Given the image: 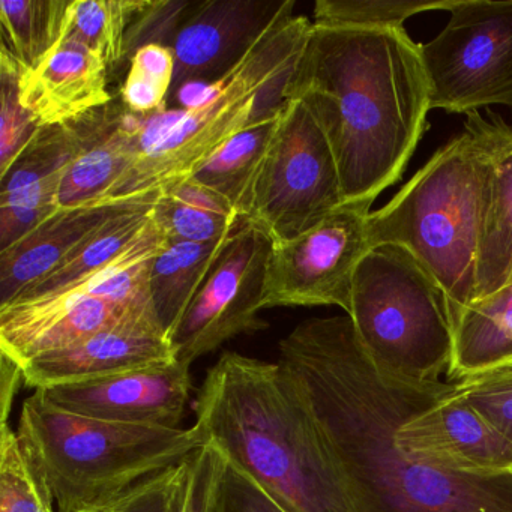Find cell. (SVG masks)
<instances>
[{"mask_svg":"<svg viewBox=\"0 0 512 512\" xmlns=\"http://www.w3.org/2000/svg\"><path fill=\"white\" fill-rule=\"evenodd\" d=\"M200 0H140L125 35V61L137 50L151 44L172 49L173 41L185 20L194 13Z\"/></svg>","mask_w":512,"mask_h":512,"instance_id":"836d02e7","label":"cell"},{"mask_svg":"<svg viewBox=\"0 0 512 512\" xmlns=\"http://www.w3.org/2000/svg\"><path fill=\"white\" fill-rule=\"evenodd\" d=\"M241 220L226 197L193 178L161 188L154 206L155 224L167 241H218Z\"/></svg>","mask_w":512,"mask_h":512,"instance_id":"484cf974","label":"cell"},{"mask_svg":"<svg viewBox=\"0 0 512 512\" xmlns=\"http://www.w3.org/2000/svg\"><path fill=\"white\" fill-rule=\"evenodd\" d=\"M281 112L233 137L191 178L226 197L242 217L254 179L268 154Z\"/></svg>","mask_w":512,"mask_h":512,"instance_id":"4316f807","label":"cell"},{"mask_svg":"<svg viewBox=\"0 0 512 512\" xmlns=\"http://www.w3.org/2000/svg\"><path fill=\"white\" fill-rule=\"evenodd\" d=\"M109 67L103 58L73 41L58 46L23 70L20 100L38 127L68 124L109 106Z\"/></svg>","mask_w":512,"mask_h":512,"instance_id":"44dd1931","label":"cell"},{"mask_svg":"<svg viewBox=\"0 0 512 512\" xmlns=\"http://www.w3.org/2000/svg\"><path fill=\"white\" fill-rule=\"evenodd\" d=\"M347 316L383 370L416 383L448 377L454 361L451 304L439 281L406 248L382 245L364 257Z\"/></svg>","mask_w":512,"mask_h":512,"instance_id":"52a82bcc","label":"cell"},{"mask_svg":"<svg viewBox=\"0 0 512 512\" xmlns=\"http://www.w3.org/2000/svg\"><path fill=\"white\" fill-rule=\"evenodd\" d=\"M0 512H58L8 424L0 425Z\"/></svg>","mask_w":512,"mask_h":512,"instance_id":"4dcf8cb0","label":"cell"},{"mask_svg":"<svg viewBox=\"0 0 512 512\" xmlns=\"http://www.w3.org/2000/svg\"><path fill=\"white\" fill-rule=\"evenodd\" d=\"M85 142L86 115L68 124L40 127L0 176V251L56 211L59 188Z\"/></svg>","mask_w":512,"mask_h":512,"instance_id":"2e32d148","label":"cell"},{"mask_svg":"<svg viewBox=\"0 0 512 512\" xmlns=\"http://www.w3.org/2000/svg\"><path fill=\"white\" fill-rule=\"evenodd\" d=\"M211 512H287V509L245 470L224 457Z\"/></svg>","mask_w":512,"mask_h":512,"instance_id":"d590c367","label":"cell"},{"mask_svg":"<svg viewBox=\"0 0 512 512\" xmlns=\"http://www.w3.org/2000/svg\"><path fill=\"white\" fill-rule=\"evenodd\" d=\"M160 191L140 200L131 208L107 221L91 238L86 239L73 254L67 257L55 271L26 289L16 301H32L61 292L74 284L82 283L86 278L100 272L112 263L119 254L124 253L151 223L155 202ZM8 304V305H11ZM7 307V305H5Z\"/></svg>","mask_w":512,"mask_h":512,"instance_id":"d4e9b609","label":"cell"},{"mask_svg":"<svg viewBox=\"0 0 512 512\" xmlns=\"http://www.w3.org/2000/svg\"><path fill=\"white\" fill-rule=\"evenodd\" d=\"M293 8L295 2L232 70L206 86L202 98L134 164L113 199L148 196L190 179L233 137L283 110L287 86L313 29V22L295 16Z\"/></svg>","mask_w":512,"mask_h":512,"instance_id":"5b68a950","label":"cell"},{"mask_svg":"<svg viewBox=\"0 0 512 512\" xmlns=\"http://www.w3.org/2000/svg\"><path fill=\"white\" fill-rule=\"evenodd\" d=\"M196 425L287 512H364L280 362L227 352L208 371Z\"/></svg>","mask_w":512,"mask_h":512,"instance_id":"3957f363","label":"cell"},{"mask_svg":"<svg viewBox=\"0 0 512 512\" xmlns=\"http://www.w3.org/2000/svg\"><path fill=\"white\" fill-rule=\"evenodd\" d=\"M512 361V284L467 305L457 322L449 382L478 376Z\"/></svg>","mask_w":512,"mask_h":512,"instance_id":"603a6c76","label":"cell"},{"mask_svg":"<svg viewBox=\"0 0 512 512\" xmlns=\"http://www.w3.org/2000/svg\"><path fill=\"white\" fill-rule=\"evenodd\" d=\"M140 0H71L61 41L104 59L109 70L125 61V35Z\"/></svg>","mask_w":512,"mask_h":512,"instance_id":"f1b7e54d","label":"cell"},{"mask_svg":"<svg viewBox=\"0 0 512 512\" xmlns=\"http://www.w3.org/2000/svg\"><path fill=\"white\" fill-rule=\"evenodd\" d=\"M19 380H23L22 368L2 355V424H8L11 401Z\"/></svg>","mask_w":512,"mask_h":512,"instance_id":"8d00e7d4","label":"cell"},{"mask_svg":"<svg viewBox=\"0 0 512 512\" xmlns=\"http://www.w3.org/2000/svg\"><path fill=\"white\" fill-rule=\"evenodd\" d=\"M326 446L364 512H512V472L434 466L395 443L406 419L451 394L454 382L416 383L376 364L349 316L310 319L280 341Z\"/></svg>","mask_w":512,"mask_h":512,"instance_id":"6da1fadb","label":"cell"},{"mask_svg":"<svg viewBox=\"0 0 512 512\" xmlns=\"http://www.w3.org/2000/svg\"><path fill=\"white\" fill-rule=\"evenodd\" d=\"M454 0H317L314 26L322 28L404 29L410 17L449 11Z\"/></svg>","mask_w":512,"mask_h":512,"instance_id":"f546056e","label":"cell"},{"mask_svg":"<svg viewBox=\"0 0 512 512\" xmlns=\"http://www.w3.org/2000/svg\"><path fill=\"white\" fill-rule=\"evenodd\" d=\"M172 343L157 326L130 323L98 332L74 346L43 353L22 367L34 389L89 382L175 362Z\"/></svg>","mask_w":512,"mask_h":512,"instance_id":"e0dca14e","label":"cell"},{"mask_svg":"<svg viewBox=\"0 0 512 512\" xmlns=\"http://www.w3.org/2000/svg\"><path fill=\"white\" fill-rule=\"evenodd\" d=\"M395 443L407 454L458 472H512V443L455 395V388L406 419Z\"/></svg>","mask_w":512,"mask_h":512,"instance_id":"9a60e30c","label":"cell"},{"mask_svg":"<svg viewBox=\"0 0 512 512\" xmlns=\"http://www.w3.org/2000/svg\"><path fill=\"white\" fill-rule=\"evenodd\" d=\"M149 116L125 107H101L86 115V142L56 197V209L109 202L146 149Z\"/></svg>","mask_w":512,"mask_h":512,"instance_id":"ac0fdd59","label":"cell"},{"mask_svg":"<svg viewBox=\"0 0 512 512\" xmlns=\"http://www.w3.org/2000/svg\"><path fill=\"white\" fill-rule=\"evenodd\" d=\"M502 374H512V361L506 362V364L500 365L494 370L487 371V373L478 374V376H502Z\"/></svg>","mask_w":512,"mask_h":512,"instance_id":"74e56055","label":"cell"},{"mask_svg":"<svg viewBox=\"0 0 512 512\" xmlns=\"http://www.w3.org/2000/svg\"><path fill=\"white\" fill-rule=\"evenodd\" d=\"M0 176L5 175L34 139L37 122L20 100L23 67L7 47H0Z\"/></svg>","mask_w":512,"mask_h":512,"instance_id":"d6a6232c","label":"cell"},{"mask_svg":"<svg viewBox=\"0 0 512 512\" xmlns=\"http://www.w3.org/2000/svg\"><path fill=\"white\" fill-rule=\"evenodd\" d=\"M464 125L478 134L490 161L476 253L475 302L512 284V122L496 113L475 112L467 115Z\"/></svg>","mask_w":512,"mask_h":512,"instance_id":"d6986e66","label":"cell"},{"mask_svg":"<svg viewBox=\"0 0 512 512\" xmlns=\"http://www.w3.org/2000/svg\"><path fill=\"white\" fill-rule=\"evenodd\" d=\"M455 395L512 443V374L467 377L455 383Z\"/></svg>","mask_w":512,"mask_h":512,"instance_id":"e575fe53","label":"cell"},{"mask_svg":"<svg viewBox=\"0 0 512 512\" xmlns=\"http://www.w3.org/2000/svg\"><path fill=\"white\" fill-rule=\"evenodd\" d=\"M487 151L472 128L431 160L367 220L371 248L398 245L439 281L451 304L454 325L472 304Z\"/></svg>","mask_w":512,"mask_h":512,"instance_id":"8992f818","label":"cell"},{"mask_svg":"<svg viewBox=\"0 0 512 512\" xmlns=\"http://www.w3.org/2000/svg\"><path fill=\"white\" fill-rule=\"evenodd\" d=\"M286 97L322 127L344 203L370 208L403 175L431 110L419 44L404 29L313 25Z\"/></svg>","mask_w":512,"mask_h":512,"instance_id":"7a4b0ae2","label":"cell"},{"mask_svg":"<svg viewBox=\"0 0 512 512\" xmlns=\"http://www.w3.org/2000/svg\"><path fill=\"white\" fill-rule=\"evenodd\" d=\"M293 0H200L172 44V97L188 83H212L232 70Z\"/></svg>","mask_w":512,"mask_h":512,"instance_id":"5bb4252c","label":"cell"},{"mask_svg":"<svg viewBox=\"0 0 512 512\" xmlns=\"http://www.w3.org/2000/svg\"><path fill=\"white\" fill-rule=\"evenodd\" d=\"M16 431L58 512L110 502L208 443L196 424L161 428L100 421L53 406L38 389L23 401Z\"/></svg>","mask_w":512,"mask_h":512,"instance_id":"277c9868","label":"cell"},{"mask_svg":"<svg viewBox=\"0 0 512 512\" xmlns=\"http://www.w3.org/2000/svg\"><path fill=\"white\" fill-rule=\"evenodd\" d=\"M190 368L175 361L38 391L53 406L74 415L118 424L181 428L190 398Z\"/></svg>","mask_w":512,"mask_h":512,"instance_id":"4fadbf2b","label":"cell"},{"mask_svg":"<svg viewBox=\"0 0 512 512\" xmlns=\"http://www.w3.org/2000/svg\"><path fill=\"white\" fill-rule=\"evenodd\" d=\"M448 13L442 32L419 44L430 109L512 107V0H454Z\"/></svg>","mask_w":512,"mask_h":512,"instance_id":"30bf717a","label":"cell"},{"mask_svg":"<svg viewBox=\"0 0 512 512\" xmlns=\"http://www.w3.org/2000/svg\"><path fill=\"white\" fill-rule=\"evenodd\" d=\"M71 0H0L2 46L23 70L37 67L62 40Z\"/></svg>","mask_w":512,"mask_h":512,"instance_id":"83f0119b","label":"cell"},{"mask_svg":"<svg viewBox=\"0 0 512 512\" xmlns=\"http://www.w3.org/2000/svg\"><path fill=\"white\" fill-rule=\"evenodd\" d=\"M343 205L340 170L322 127L302 101L287 100L242 218L280 242Z\"/></svg>","mask_w":512,"mask_h":512,"instance_id":"9c48e42d","label":"cell"},{"mask_svg":"<svg viewBox=\"0 0 512 512\" xmlns=\"http://www.w3.org/2000/svg\"><path fill=\"white\" fill-rule=\"evenodd\" d=\"M148 196L53 211L19 241L0 251V307L16 301L26 289L55 271L107 221Z\"/></svg>","mask_w":512,"mask_h":512,"instance_id":"ffe728a7","label":"cell"},{"mask_svg":"<svg viewBox=\"0 0 512 512\" xmlns=\"http://www.w3.org/2000/svg\"><path fill=\"white\" fill-rule=\"evenodd\" d=\"M223 464V452L208 442L110 502L79 512H211Z\"/></svg>","mask_w":512,"mask_h":512,"instance_id":"7402d4cb","label":"cell"},{"mask_svg":"<svg viewBox=\"0 0 512 512\" xmlns=\"http://www.w3.org/2000/svg\"><path fill=\"white\" fill-rule=\"evenodd\" d=\"M235 230L218 241H169L155 257L149 292L155 316L169 340Z\"/></svg>","mask_w":512,"mask_h":512,"instance_id":"cb8c5ba5","label":"cell"},{"mask_svg":"<svg viewBox=\"0 0 512 512\" xmlns=\"http://www.w3.org/2000/svg\"><path fill=\"white\" fill-rule=\"evenodd\" d=\"M121 89L122 106L140 116L164 112L175 79V55L170 47H142L131 58Z\"/></svg>","mask_w":512,"mask_h":512,"instance_id":"1f68e13d","label":"cell"},{"mask_svg":"<svg viewBox=\"0 0 512 512\" xmlns=\"http://www.w3.org/2000/svg\"><path fill=\"white\" fill-rule=\"evenodd\" d=\"M271 247L269 236L242 218L170 338L176 361L191 367L226 341L268 326L259 313Z\"/></svg>","mask_w":512,"mask_h":512,"instance_id":"7c38bea8","label":"cell"},{"mask_svg":"<svg viewBox=\"0 0 512 512\" xmlns=\"http://www.w3.org/2000/svg\"><path fill=\"white\" fill-rule=\"evenodd\" d=\"M167 242L152 215L145 232L97 274L53 295L0 307V355L22 368L43 353L116 326L142 323L161 329L149 274Z\"/></svg>","mask_w":512,"mask_h":512,"instance_id":"ba28073f","label":"cell"},{"mask_svg":"<svg viewBox=\"0 0 512 512\" xmlns=\"http://www.w3.org/2000/svg\"><path fill=\"white\" fill-rule=\"evenodd\" d=\"M370 206L344 203L307 232L272 242L263 310L337 305L347 314L356 271L370 253Z\"/></svg>","mask_w":512,"mask_h":512,"instance_id":"8fae6325","label":"cell"}]
</instances>
